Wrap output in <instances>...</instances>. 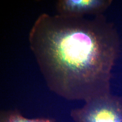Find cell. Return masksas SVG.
I'll use <instances>...</instances> for the list:
<instances>
[{
    "label": "cell",
    "mask_w": 122,
    "mask_h": 122,
    "mask_svg": "<svg viewBox=\"0 0 122 122\" xmlns=\"http://www.w3.org/2000/svg\"><path fill=\"white\" fill-rule=\"evenodd\" d=\"M29 41L48 87L57 95L86 102L111 92L120 40L103 14L88 18L42 14Z\"/></svg>",
    "instance_id": "6da1fadb"
},
{
    "label": "cell",
    "mask_w": 122,
    "mask_h": 122,
    "mask_svg": "<svg viewBox=\"0 0 122 122\" xmlns=\"http://www.w3.org/2000/svg\"><path fill=\"white\" fill-rule=\"evenodd\" d=\"M81 107L72 109L74 122H122V98L111 92L85 102Z\"/></svg>",
    "instance_id": "7a4b0ae2"
},
{
    "label": "cell",
    "mask_w": 122,
    "mask_h": 122,
    "mask_svg": "<svg viewBox=\"0 0 122 122\" xmlns=\"http://www.w3.org/2000/svg\"><path fill=\"white\" fill-rule=\"evenodd\" d=\"M110 0H60L56 4L57 14L62 16L82 17L101 14L111 4Z\"/></svg>",
    "instance_id": "3957f363"
},
{
    "label": "cell",
    "mask_w": 122,
    "mask_h": 122,
    "mask_svg": "<svg viewBox=\"0 0 122 122\" xmlns=\"http://www.w3.org/2000/svg\"><path fill=\"white\" fill-rule=\"evenodd\" d=\"M0 122H56L48 118H29L24 116L17 109L2 110Z\"/></svg>",
    "instance_id": "277c9868"
}]
</instances>
